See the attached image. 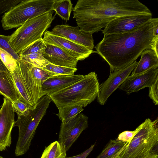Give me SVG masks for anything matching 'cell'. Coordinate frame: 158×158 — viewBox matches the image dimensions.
<instances>
[{
	"instance_id": "1",
	"label": "cell",
	"mask_w": 158,
	"mask_h": 158,
	"mask_svg": "<svg viewBox=\"0 0 158 158\" xmlns=\"http://www.w3.org/2000/svg\"><path fill=\"white\" fill-rule=\"evenodd\" d=\"M154 37L150 20L131 31L104 35L95 47L96 52L108 63L112 72L136 60L144 50L150 48Z\"/></svg>"
},
{
	"instance_id": "2",
	"label": "cell",
	"mask_w": 158,
	"mask_h": 158,
	"mask_svg": "<svg viewBox=\"0 0 158 158\" xmlns=\"http://www.w3.org/2000/svg\"><path fill=\"white\" fill-rule=\"evenodd\" d=\"M72 11L80 29L93 34L102 30L117 17L152 13L138 0H79Z\"/></svg>"
},
{
	"instance_id": "3",
	"label": "cell",
	"mask_w": 158,
	"mask_h": 158,
	"mask_svg": "<svg viewBox=\"0 0 158 158\" xmlns=\"http://www.w3.org/2000/svg\"><path fill=\"white\" fill-rule=\"evenodd\" d=\"M11 74L19 99L23 102L33 106L45 95L42 91V86L50 76L42 69L19 59Z\"/></svg>"
},
{
	"instance_id": "4",
	"label": "cell",
	"mask_w": 158,
	"mask_h": 158,
	"mask_svg": "<svg viewBox=\"0 0 158 158\" xmlns=\"http://www.w3.org/2000/svg\"><path fill=\"white\" fill-rule=\"evenodd\" d=\"M51 101L48 96L44 95L15 121V126L19 129L18 138L15 150L16 156L23 155L29 150L36 130Z\"/></svg>"
},
{
	"instance_id": "5",
	"label": "cell",
	"mask_w": 158,
	"mask_h": 158,
	"mask_svg": "<svg viewBox=\"0 0 158 158\" xmlns=\"http://www.w3.org/2000/svg\"><path fill=\"white\" fill-rule=\"evenodd\" d=\"M99 86L97 74L92 72L71 85L48 95L57 108L79 102L88 105L97 98Z\"/></svg>"
},
{
	"instance_id": "6",
	"label": "cell",
	"mask_w": 158,
	"mask_h": 158,
	"mask_svg": "<svg viewBox=\"0 0 158 158\" xmlns=\"http://www.w3.org/2000/svg\"><path fill=\"white\" fill-rule=\"evenodd\" d=\"M56 1L22 0L2 16V26L5 30L20 27L27 20L54 10Z\"/></svg>"
},
{
	"instance_id": "7",
	"label": "cell",
	"mask_w": 158,
	"mask_h": 158,
	"mask_svg": "<svg viewBox=\"0 0 158 158\" xmlns=\"http://www.w3.org/2000/svg\"><path fill=\"white\" fill-rule=\"evenodd\" d=\"M53 13L52 11L27 21L10 35L9 44L17 53L43 38L44 33L55 18Z\"/></svg>"
},
{
	"instance_id": "8",
	"label": "cell",
	"mask_w": 158,
	"mask_h": 158,
	"mask_svg": "<svg viewBox=\"0 0 158 158\" xmlns=\"http://www.w3.org/2000/svg\"><path fill=\"white\" fill-rule=\"evenodd\" d=\"M158 120L146 119L132 140L121 153L119 158H148L158 143Z\"/></svg>"
},
{
	"instance_id": "9",
	"label": "cell",
	"mask_w": 158,
	"mask_h": 158,
	"mask_svg": "<svg viewBox=\"0 0 158 158\" xmlns=\"http://www.w3.org/2000/svg\"><path fill=\"white\" fill-rule=\"evenodd\" d=\"M88 126V117L81 113L68 121L62 122L58 141L68 151Z\"/></svg>"
},
{
	"instance_id": "10",
	"label": "cell",
	"mask_w": 158,
	"mask_h": 158,
	"mask_svg": "<svg viewBox=\"0 0 158 158\" xmlns=\"http://www.w3.org/2000/svg\"><path fill=\"white\" fill-rule=\"evenodd\" d=\"M152 14L125 15L111 21L102 30L104 35L127 32L135 30L152 18Z\"/></svg>"
},
{
	"instance_id": "11",
	"label": "cell",
	"mask_w": 158,
	"mask_h": 158,
	"mask_svg": "<svg viewBox=\"0 0 158 158\" xmlns=\"http://www.w3.org/2000/svg\"><path fill=\"white\" fill-rule=\"evenodd\" d=\"M137 63L135 60L124 68L110 72L108 78L99 86L97 98L100 105L105 104L111 94L130 75Z\"/></svg>"
},
{
	"instance_id": "12",
	"label": "cell",
	"mask_w": 158,
	"mask_h": 158,
	"mask_svg": "<svg viewBox=\"0 0 158 158\" xmlns=\"http://www.w3.org/2000/svg\"><path fill=\"white\" fill-rule=\"evenodd\" d=\"M0 109V151L5 150L11 143V132L15 126V111L11 102L4 98Z\"/></svg>"
},
{
	"instance_id": "13",
	"label": "cell",
	"mask_w": 158,
	"mask_h": 158,
	"mask_svg": "<svg viewBox=\"0 0 158 158\" xmlns=\"http://www.w3.org/2000/svg\"><path fill=\"white\" fill-rule=\"evenodd\" d=\"M43 39L45 43L58 46L67 51L78 60H83L96 52L87 48L63 37L51 34L46 30Z\"/></svg>"
},
{
	"instance_id": "14",
	"label": "cell",
	"mask_w": 158,
	"mask_h": 158,
	"mask_svg": "<svg viewBox=\"0 0 158 158\" xmlns=\"http://www.w3.org/2000/svg\"><path fill=\"white\" fill-rule=\"evenodd\" d=\"M158 67L154 66L143 73L131 75L119 86V89L129 94L150 87L158 77Z\"/></svg>"
},
{
	"instance_id": "15",
	"label": "cell",
	"mask_w": 158,
	"mask_h": 158,
	"mask_svg": "<svg viewBox=\"0 0 158 158\" xmlns=\"http://www.w3.org/2000/svg\"><path fill=\"white\" fill-rule=\"evenodd\" d=\"M49 32L63 37L93 50L94 48L93 33L81 31L78 26L67 24L57 25Z\"/></svg>"
},
{
	"instance_id": "16",
	"label": "cell",
	"mask_w": 158,
	"mask_h": 158,
	"mask_svg": "<svg viewBox=\"0 0 158 158\" xmlns=\"http://www.w3.org/2000/svg\"><path fill=\"white\" fill-rule=\"evenodd\" d=\"M46 48L43 53L44 58L52 64L71 68H76L78 60L64 49L45 43Z\"/></svg>"
},
{
	"instance_id": "17",
	"label": "cell",
	"mask_w": 158,
	"mask_h": 158,
	"mask_svg": "<svg viewBox=\"0 0 158 158\" xmlns=\"http://www.w3.org/2000/svg\"><path fill=\"white\" fill-rule=\"evenodd\" d=\"M84 75L74 74L50 76L42 84V91L45 95L55 93L79 81Z\"/></svg>"
},
{
	"instance_id": "18",
	"label": "cell",
	"mask_w": 158,
	"mask_h": 158,
	"mask_svg": "<svg viewBox=\"0 0 158 158\" xmlns=\"http://www.w3.org/2000/svg\"><path fill=\"white\" fill-rule=\"evenodd\" d=\"M0 94L12 103L20 100L18 92L9 71L0 70Z\"/></svg>"
},
{
	"instance_id": "19",
	"label": "cell",
	"mask_w": 158,
	"mask_h": 158,
	"mask_svg": "<svg viewBox=\"0 0 158 158\" xmlns=\"http://www.w3.org/2000/svg\"><path fill=\"white\" fill-rule=\"evenodd\" d=\"M140 55V60L137 62L131 75L143 73L154 66L158 67V55L152 49L144 50Z\"/></svg>"
},
{
	"instance_id": "20",
	"label": "cell",
	"mask_w": 158,
	"mask_h": 158,
	"mask_svg": "<svg viewBox=\"0 0 158 158\" xmlns=\"http://www.w3.org/2000/svg\"><path fill=\"white\" fill-rule=\"evenodd\" d=\"M87 106L85 102H79L59 107L56 115L62 122L68 121L77 116Z\"/></svg>"
},
{
	"instance_id": "21",
	"label": "cell",
	"mask_w": 158,
	"mask_h": 158,
	"mask_svg": "<svg viewBox=\"0 0 158 158\" xmlns=\"http://www.w3.org/2000/svg\"><path fill=\"white\" fill-rule=\"evenodd\" d=\"M129 143L111 139L96 158H117Z\"/></svg>"
},
{
	"instance_id": "22",
	"label": "cell",
	"mask_w": 158,
	"mask_h": 158,
	"mask_svg": "<svg viewBox=\"0 0 158 158\" xmlns=\"http://www.w3.org/2000/svg\"><path fill=\"white\" fill-rule=\"evenodd\" d=\"M66 152L64 147L56 141L45 148L40 158H65Z\"/></svg>"
},
{
	"instance_id": "23",
	"label": "cell",
	"mask_w": 158,
	"mask_h": 158,
	"mask_svg": "<svg viewBox=\"0 0 158 158\" xmlns=\"http://www.w3.org/2000/svg\"><path fill=\"white\" fill-rule=\"evenodd\" d=\"M73 9V4L70 0H57L54 8L56 14L62 19L68 21Z\"/></svg>"
},
{
	"instance_id": "24",
	"label": "cell",
	"mask_w": 158,
	"mask_h": 158,
	"mask_svg": "<svg viewBox=\"0 0 158 158\" xmlns=\"http://www.w3.org/2000/svg\"><path fill=\"white\" fill-rule=\"evenodd\" d=\"M44 51L27 55L19 56L20 59L35 66L42 69L47 64L50 63L43 56V53Z\"/></svg>"
},
{
	"instance_id": "25",
	"label": "cell",
	"mask_w": 158,
	"mask_h": 158,
	"mask_svg": "<svg viewBox=\"0 0 158 158\" xmlns=\"http://www.w3.org/2000/svg\"><path fill=\"white\" fill-rule=\"evenodd\" d=\"M50 76L60 75H74L77 70L76 68H71L55 65L50 63L42 69Z\"/></svg>"
},
{
	"instance_id": "26",
	"label": "cell",
	"mask_w": 158,
	"mask_h": 158,
	"mask_svg": "<svg viewBox=\"0 0 158 158\" xmlns=\"http://www.w3.org/2000/svg\"><path fill=\"white\" fill-rule=\"evenodd\" d=\"M0 59L4 65L11 73L16 67L17 60L9 53L1 48Z\"/></svg>"
},
{
	"instance_id": "27",
	"label": "cell",
	"mask_w": 158,
	"mask_h": 158,
	"mask_svg": "<svg viewBox=\"0 0 158 158\" xmlns=\"http://www.w3.org/2000/svg\"><path fill=\"white\" fill-rule=\"evenodd\" d=\"M46 48L43 38L38 40L30 45L19 54V56H24L30 54L44 51Z\"/></svg>"
},
{
	"instance_id": "28",
	"label": "cell",
	"mask_w": 158,
	"mask_h": 158,
	"mask_svg": "<svg viewBox=\"0 0 158 158\" xmlns=\"http://www.w3.org/2000/svg\"><path fill=\"white\" fill-rule=\"evenodd\" d=\"M10 35H5L0 34V48L6 51L16 60L20 59L18 54L12 48L9 43Z\"/></svg>"
},
{
	"instance_id": "29",
	"label": "cell",
	"mask_w": 158,
	"mask_h": 158,
	"mask_svg": "<svg viewBox=\"0 0 158 158\" xmlns=\"http://www.w3.org/2000/svg\"><path fill=\"white\" fill-rule=\"evenodd\" d=\"M15 112L18 116L17 119L19 118L32 106L18 100L12 103Z\"/></svg>"
},
{
	"instance_id": "30",
	"label": "cell",
	"mask_w": 158,
	"mask_h": 158,
	"mask_svg": "<svg viewBox=\"0 0 158 158\" xmlns=\"http://www.w3.org/2000/svg\"><path fill=\"white\" fill-rule=\"evenodd\" d=\"M141 127V124L134 131H126L120 133L117 140L123 142L130 143Z\"/></svg>"
},
{
	"instance_id": "31",
	"label": "cell",
	"mask_w": 158,
	"mask_h": 158,
	"mask_svg": "<svg viewBox=\"0 0 158 158\" xmlns=\"http://www.w3.org/2000/svg\"><path fill=\"white\" fill-rule=\"evenodd\" d=\"M21 0H0V15L8 11L19 3Z\"/></svg>"
},
{
	"instance_id": "32",
	"label": "cell",
	"mask_w": 158,
	"mask_h": 158,
	"mask_svg": "<svg viewBox=\"0 0 158 158\" xmlns=\"http://www.w3.org/2000/svg\"><path fill=\"white\" fill-rule=\"evenodd\" d=\"M149 88L148 96L156 105H158V77L154 83Z\"/></svg>"
},
{
	"instance_id": "33",
	"label": "cell",
	"mask_w": 158,
	"mask_h": 158,
	"mask_svg": "<svg viewBox=\"0 0 158 158\" xmlns=\"http://www.w3.org/2000/svg\"><path fill=\"white\" fill-rule=\"evenodd\" d=\"M95 145V143L92 145L88 149L79 155L71 157L66 156L65 158H86L93 150Z\"/></svg>"
},
{
	"instance_id": "34",
	"label": "cell",
	"mask_w": 158,
	"mask_h": 158,
	"mask_svg": "<svg viewBox=\"0 0 158 158\" xmlns=\"http://www.w3.org/2000/svg\"><path fill=\"white\" fill-rule=\"evenodd\" d=\"M150 48L152 49L158 55V36L154 37L150 45Z\"/></svg>"
},
{
	"instance_id": "35",
	"label": "cell",
	"mask_w": 158,
	"mask_h": 158,
	"mask_svg": "<svg viewBox=\"0 0 158 158\" xmlns=\"http://www.w3.org/2000/svg\"><path fill=\"white\" fill-rule=\"evenodd\" d=\"M153 27V33L154 36H158V19L152 18L150 20Z\"/></svg>"
},
{
	"instance_id": "36",
	"label": "cell",
	"mask_w": 158,
	"mask_h": 158,
	"mask_svg": "<svg viewBox=\"0 0 158 158\" xmlns=\"http://www.w3.org/2000/svg\"><path fill=\"white\" fill-rule=\"evenodd\" d=\"M0 70L3 71H9L4 65L0 59Z\"/></svg>"
},
{
	"instance_id": "37",
	"label": "cell",
	"mask_w": 158,
	"mask_h": 158,
	"mask_svg": "<svg viewBox=\"0 0 158 158\" xmlns=\"http://www.w3.org/2000/svg\"><path fill=\"white\" fill-rule=\"evenodd\" d=\"M148 158H158V155L156 154L153 155Z\"/></svg>"
},
{
	"instance_id": "38",
	"label": "cell",
	"mask_w": 158,
	"mask_h": 158,
	"mask_svg": "<svg viewBox=\"0 0 158 158\" xmlns=\"http://www.w3.org/2000/svg\"><path fill=\"white\" fill-rule=\"evenodd\" d=\"M0 158H3L1 156H0Z\"/></svg>"
},
{
	"instance_id": "39",
	"label": "cell",
	"mask_w": 158,
	"mask_h": 158,
	"mask_svg": "<svg viewBox=\"0 0 158 158\" xmlns=\"http://www.w3.org/2000/svg\"><path fill=\"white\" fill-rule=\"evenodd\" d=\"M119 158V157H118V158Z\"/></svg>"
},
{
	"instance_id": "40",
	"label": "cell",
	"mask_w": 158,
	"mask_h": 158,
	"mask_svg": "<svg viewBox=\"0 0 158 158\" xmlns=\"http://www.w3.org/2000/svg\"></svg>"
}]
</instances>
